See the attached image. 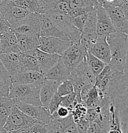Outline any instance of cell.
Returning <instances> with one entry per match:
<instances>
[{
  "label": "cell",
  "mask_w": 128,
  "mask_h": 133,
  "mask_svg": "<svg viewBox=\"0 0 128 133\" xmlns=\"http://www.w3.org/2000/svg\"><path fill=\"white\" fill-rule=\"evenodd\" d=\"M109 45L111 59L109 65L111 69L121 72H127V35L115 32L107 35Z\"/></svg>",
  "instance_id": "cell-1"
},
{
  "label": "cell",
  "mask_w": 128,
  "mask_h": 133,
  "mask_svg": "<svg viewBox=\"0 0 128 133\" xmlns=\"http://www.w3.org/2000/svg\"><path fill=\"white\" fill-rule=\"evenodd\" d=\"M41 84H13L10 87L9 97L14 101L34 106H42L40 100Z\"/></svg>",
  "instance_id": "cell-2"
},
{
  "label": "cell",
  "mask_w": 128,
  "mask_h": 133,
  "mask_svg": "<svg viewBox=\"0 0 128 133\" xmlns=\"http://www.w3.org/2000/svg\"><path fill=\"white\" fill-rule=\"evenodd\" d=\"M43 14H45L50 18L54 24L66 35L72 43L80 44L81 32L74 26L72 19L68 14L51 10L45 11Z\"/></svg>",
  "instance_id": "cell-3"
},
{
  "label": "cell",
  "mask_w": 128,
  "mask_h": 133,
  "mask_svg": "<svg viewBox=\"0 0 128 133\" xmlns=\"http://www.w3.org/2000/svg\"><path fill=\"white\" fill-rule=\"evenodd\" d=\"M97 1L108 14L115 30L118 32L127 35L128 9L116 7L104 0H97Z\"/></svg>",
  "instance_id": "cell-4"
},
{
  "label": "cell",
  "mask_w": 128,
  "mask_h": 133,
  "mask_svg": "<svg viewBox=\"0 0 128 133\" xmlns=\"http://www.w3.org/2000/svg\"><path fill=\"white\" fill-rule=\"evenodd\" d=\"M0 12L11 27L20 24L34 14L10 1H4L0 3Z\"/></svg>",
  "instance_id": "cell-5"
},
{
  "label": "cell",
  "mask_w": 128,
  "mask_h": 133,
  "mask_svg": "<svg viewBox=\"0 0 128 133\" xmlns=\"http://www.w3.org/2000/svg\"><path fill=\"white\" fill-rule=\"evenodd\" d=\"M37 123L43 124L38 120L26 115L15 105L3 127V130L11 132L18 129L27 128Z\"/></svg>",
  "instance_id": "cell-6"
},
{
  "label": "cell",
  "mask_w": 128,
  "mask_h": 133,
  "mask_svg": "<svg viewBox=\"0 0 128 133\" xmlns=\"http://www.w3.org/2000/svg\"><path fill=\"white\" fill-rule=\"evenodd\" d=\"M87 50L80 44L72 43L61 56L66 67L71 72L85 58Z\"/></svg>",
  "instance_id": "cell-7"
},
{
  "label": "cell",
  "mask_w": 128,
  "mask_h": 133,
  "mask_svg": "<svg viewBox=\"0 0 128 133\" xmlns=\"http://www.w3.org/2000/svg\"><path fill=\"white\" fill-rule=\"evenodd\" d=\"M97 37L96 28V9L88 12L85 23L81 32L80 44L88 50Z\"/></svg>",
  "instance_id": "cell-8"
},
{
  "label": "cell",
  "mask_w": 128,
  "mask_h": 133,
  "mask_svg": "<svg viewBox=\"0 0 128 133\" xmlns=\"http://www.w3.org/2000/svg\"><path fill=\"white\" fill-rule=\"evenodd\" d=\"M71 44V41H66L55 37H40L38 49L46 53L61 56Z\"/></svg>",
  "instance_id": "cell-9"
},
{
  "label": "cell",
  "mask_w": 128,
  "mask_h": 133,
  "mask_svg": "<svg viewBox=\"0 0 128 133\" xmlns=\"http://www.w3.org/2000/svg\"><path fill=\"white\" fill-rule=\"evenodd\" d=\"M38 23L40 26V37H55L66 41H70L66 35L61 31L45 14L38 15Z\"/></svg>",
  "instance_id": "cell-10"
},
{
  "label": "cell",
  "mask_w": 128,
  "mask_h": 133,
  "mask_svg": "<svg viewBox=\"0 0 128 133\" xmlns=\"http://www.w3.org/2000/svg\"><path fill=\"white\" fill-rule=\"evenodd\" d=\"M14 102L15 105L26 115L38 120L43 124H49L51 120V114L49 109H45L42 106H34L18 101Z\"/></svg>",
  "instance_id": "cell-11"
},
{
  "label": "cell",
  "mask_w": 128,
  "mask_h": 133,
  "mask_svg": "<svg viewBox=\"0 0 128 133\" xmlns=\"http://www.w3.org/2000/svg\"><path fill=\"white\" fill-rule=\"evenodd\" d=\"M49 133H78L71 114L64 118H52L47 124Z\"/></svg>",
  "instance_id": "cell-12"
},
{
  "label": "cell",
  "mask_w": 128,
  "mask_h": 133,
  "mask_svg": "<svg viewBox=\"0 0 128 133\" xmlns=\"http://www.w3.org/2000/svg\"><path fill=\"white\" fill-rule=\"evenodd\" d=\"M87 51L106 65L109 64L111 55L109 45L107 41V35H97L96 41L91 45Z\"/></svg>",
  "instance_id": "cell-13"
},
{
  "label": "cell",
  "mask_w": 128,
  "mask_h": 133,
  "mask_svg": "<svg viewBox=\"0 0 128 133\" xmlns=\"http://www.w3.org/2000/svg\"><path fill=\"white\" fill-rule=\"evenodd\" d=\"M96 28L99 36L108 35L110 33L117 32L113 26L108 14L99 3L96 8Z\"/></svg>",
  "instance_id": "cell-14"
},
{
  "label": "cell",
  "mask_w": 128,
  "mask_h": 133,
  "mask_svg": "<svg viewBox=\"0 0 128 133\" xmlns=\"http://www.w3.org/2000/svg\"><path fill=\"white\" fill-rule=\"evenodd\" d=\"M43 75L36 71H21L10 77L13 84H42L45 81Z\"/></svg>",
  "instance_id": "cell-15"
},
{
  "label": "cell",
  "mask_w": 128,
  "mask_h": 133,
  "mask_svg": "<svg viewBox=\"0 0 128 133\" xmlns=\"http://www.w3.org/2000/svg\"><path fill=\"white\" fill-rule=\"evenodd\" d=\"M38 15L33 14L32 16L14 27H11V30L14 33L20 34L39 35L40 26L38 23Z\"/></svg>",
  "instance_id": "cell-16"
},
{
  "label": "cell",
  "mask_w": 128,
  "mask_h": 133,
  "mask_svg": "<svg viewBox=\"0 0 128 133\" xmlns=\"http://www.w3.org/2000/svg\"><path fill=\"white\" fill-rule=\"evenodd\" d=\"M60 81H50L45 79V81L41 84L40 90V100L42 106L48 109L49 102L52 96L56 92H57V88L61 84Z\"/></svg>",
  "instance_id": "cell-17"
},
{
  "label": "cell",
  "mask_w": 128,
  "mask_h": 133,
  "mask_svg": "<svg viewBox=\"0 0 128 133\" xmlns=\"http://www.w3.org/2000/svg\"><path fill=\"white\" fill-rule=\"evenodd\" d=\"M15 34L17 38L18 48L21 53L38 49L39 45V35L20 34L16 33Z\"/></svg>",
  "instance_id": "cell-18"
},
{
  "label": "cell",
  "mask_w": 128,
  "mask_h": 133,
  "mask_svg": "<svg viewBox=\"0 0 128 133\" xmlns=\"http://www.w3.org/2000/svg\"><path fill=\"white\" fill-rule=\"evenodd\" d=\"M36 58L39 65L40 71L44 75L54 66L61 59V56L56 54H49L42 52L37 49L36 50Z\"/></svg>",
  "instance_id": "cell-19"
},
{
  "label": "cell",
  "mask_w": 128,
  "mask_h": 133,
  "mask_svg": "<svg viewBox=\"0 0 128 133\" xmlns=\"http://www.w3.org/2000/svg\"><path fill=\"white\" fill-rule=\"evenodd\" d=\"M10 52L21 53L18 48L16 34L13 31L0 35V54Z\"/></svg>",
  "instance_id": "cell-20"
},
{
  "label": "cell",
  "mask_w": 128,
  "mask_h": 133,
  "mask_svg": "<svg viewBox=\"0 0 128 133\" xmlns=\"http://www.w3.org/2000/svg\"><path fill=\"white\" fill-rule=\"evenodd\" d=\"M0 59L7 70L10 77H12L21 72L20 54L13 52L0 54Z\"/></svg>",
  "instance_id": "cell-21"
},
{
  "label": "cell",
  "mask_w": 128,
  "mask_h": 133,
  "mask_svg": "<svg viewBox=\"0 0 128 133\" xmlns=\"http://www.w3.org/2000/svg\"><path fill=\"white\" fill-rule=\"evenodd\" d=\"M70 76V70L66 67L61 59L54 66H52L46 74L43 75L45 79L60 82L69 79Z\"/></svg>",
  "instance_id": "cell-22"
},
{
  "label": "cell",
  "mask_w": 128,
  "mask_h": 133,
  "mask_svg": "<svg viewBox=\"0 0 128 133\" xmlns=\"http://www.w3.org/2000/svg\"><path fill=\"white\" fill-rule=\"evenodd\" d=\"M42 8V13L51 10L68 14L71 9L68 0H38Z\"/></svg>",
  "instance_id": "cell-23"
},
{
  "label": "cell",
  "mask_w": 128,
  "mask_h": 133,
  "mask_svg": "<svg viewBox=\"0 0 128 133\" xmlns=\"http://www.w3.org/2000/svg\"><path fill=\"white\" fill-rule=\"evenodd\" d=\"M36 49L20 54L21 71H36L40 72L36 54Z\"/></svg>",
  "instance_id": "cell-24"
},
{
  "label": "cell",
  "mask_w": 128,
  "mask_h": 133,
  "mask_svg": "<svg viewBox=\"0 0 128 133\" xmlns=\"http://www.w3.org/2000/svg\"><path fill=\"white\" fill-rule=\"evenodd\" d=\"M14 106V101L9 97H0V130L3 129V127L6 122L8 116Z\"/></svg>",
  "instance_id": "cell-25"
},
{
  "label": "cell",
  "mask_w": 128,
  "mask_h": 133,
  "mask_svg": "<svg viewBox=\"0 0 128 133\" xmlns=\"http://www.w3.org/2000/svg\"><path fill=\"white\" fill-rule=\"evenodd\" d=\"M85 59H86V62L87 63L88 66L91 70L92 73L94 74L95 77L98 76L99 74L104 69V66L107 65L104 62L99 59L98 58L95 57L94 56H93L92 54H91L88 51L86 54V56H85Z\"/></svg>",
  "instance_id": "cell-26"
},
{
  "label": "cell",
  "mask_w": 128,
  "mask_h": 133,
  "mask_svg": "<svg viewBox=\"0 0 128 133\" xmlns=\"http://www.w3.org/2000/svg\"><path fill=\"white\" fill-rule=\"evenodd\" d=\"M15 5L29 12L35 14H42V8L38 0H19L13 2Z\"/></svg>",
  "instance_id": "cell-27"
},
{
  "label": "cell",
  "mask_w": 128,
  "mask_h": 133,
  "mask_svg": "<svg viewBox=\"0 0 128 133\" xmlns=\"http://www.w3.org/2000/svg\"><path fill=\"white\" fill-rule=\"evenodd\" d=\"M71 8H81L87 12L96 9L97 0H68Z\"/></svg>",
  "instance_id": "cell-28"
},
{
  "label": "cell",
  "mask_w": 128,
  "mask_h": 133,
  "mask_svg": "<svg viewBox=\"0 0 128 133\" xmlns=\"http://www.w3.org/2000/svg\"><path fill=\"white\" fill-rule=\"evenodd\" d=\"M101 99V98L98 95V91H97V88L95 86H93V87L91 88L90 92H89L87 99L85 103L87 109L95 108L97 107L100 104Z\"/></svg>",
  "instance_id": "cell-29"
},
{
  "label": "cell",
  "mask_w": 128,
  "mask_h": 133,
  "mask_svg": "<svg viewBox=\"0 0 128 133\" xmlns=\"http://www.w3.org/2000/svg\"><path fill=\"white\" fill-rule=\"evenodd\" d=\"M10 133H49L47 124L37 123L27 128L18 129Z\"/></svg>",
  "instance_id": "cell-30"
},
{
  "label": "cell",
  "mask_w": 128,
  "mask_h": 133,
  "mask_svg": "<svg viewBox=\"0 0 128 133\" xmlns=\"http://www.w3.org/2000/svg\"><path fill=\"white\" fill-rule=\"evenodd\" d=\"M87 109L85 104H84L83 102L77 103L75 105L71 113L73 120L75 122V123L77 124L83 116L85 115Z\"/></svg>",
  "instance_id": "cell-31"
},
{
  "label": "cell",
  "mask_w": 128,
  "mask_h": 133,
  "mask_svg": "<svg viewBox=\"0 0 128 133\" xmlns=\"http://www.w3.org/2000/svg\"><path fill=\"white\" fill-rule=\"evenodd\" d=\"M74 92L73 87L70 80H64L59 85L57 93L61 97H64L68 94Z\"/></svg>",
  "instance_id": "cell-32"
},
{
  "label": "cell",
  "mask_w": 128,
  "mask_h": 133,
  "mask_svg": "<svg viewBox=\"0 0 128 133\" xmlns=\"http://www.w3.org/2000/svg\"><path fill=\"white\" fill-rule=\"evenodd\" d=\"M62 102L61 103L60 106H63V107L67 108L71 113V111L73 109L75 105L77 104V102L76 100V95L74 92L71 94H68L64 97H62Z\"/></svg>",
  "instance_id": "cell-33"
},
{
  "label": "cell",
  "mask_w": 128,
  "mask_h": 133,
  "mask_svg": "<svg viewBox=\"0 0 128 133\" xmlns=\"http://www.w3.org/2000/svg\"><path fill=\"white\" fill-rule=\"evenodd\" d=\"M12 85L10 77L0 59V86L10 87Z\"/></svg>",
  "instance_id": "cell-34"
},
{
  "label": "cell",
  "mask_w": 128,
  "mask_h": 133,
  "mask_svg": "<svg viewBox=\"0 0 128 133\" xmlns=\"http://www.w3.org/2000/svg\"><path fill=\"white\" fill-rule=\"evenodd\" d=\"M62 99H63V97L59 96L57 92L54 94L52 99H50L49 107H48V109H49L50 114H52L54 112H55L58 109L62 102Z\"/></svg>",
  "instance_id": "cell-35"
},
{
  "label": "cell",
  "mask_w": 128,
  "mask_h": 133,
  "mask_svg": "<svg viewBox=\"0 0 128 133\" xmlns=\"http://www.w3.org/2000/svg\"><path fill=\"white\" fill-rule=\"evenodd\" d=\"M87 14H84L80 15L79 16H77L76 17L71 18L72 19L73 24L74 26L79 30L80 32H82L83 30L84 26L85 20H86L87 16Z\"/></svg>",
  "instance_id": "cell-36"
},
{
  "label": "cell",
  "mask_w": 128,
  "mask_h": 133,
  "mask_svg": "<svg viewBox=\"0 0 128 133\" xmlns=\"http://www.w3.org/2000/svg\"><path fill=\"white\" fill-rule=\"evenodd\" d=\"M76 124L78 133H87L90 122H89V120L86 117V116L85 115Z\"/></svg>",
  "instance_id": "cell-37"
},
{
  "label": "cell",
  "mask_w": 128,
  "mask_h": 133,
  "mask_svg": "<svg viewBox=\"0 0 128 133\" xmlns=\"http://www.w3.org/2000/svg\"><path fill=\"white\" fill-rule=\"evenodd\" d=\"M71 115V113L67 108L59 106L58 109L51 114L52 118H64Z\"/></svg>",
  "instance_id": "cell-38"
},
{
  "label": "cell",
  "mask_w": 128,
  "mask_h": 133,
  "mask_svg": "<svg viewBox=\"0 0 128 133\" xmlns=\"http://www.w3.org/2000/svg\"><path fill=\"white\" fill-rule=\"evenodd\" d=\"M12 31L9 23L4 19L3 16L0 17V35Z\"/></svg>",
  "instance_id": "cell-39"
},
{
  "label": "cell",
  "mask_w": 128,
  "mask_h": 133,
  "mask_svg": "<svg viewBox=\"0 0 128 133\" xmlns=\"http://www.w3.org/2000/svg\"><path fill=\"white\" fill-rule=\"evenodd\" d=\"M93 86L94 85H93V84H88V85L85 86L84 87H83V88H82V90H81L80 98L81 101H82V102H83L84 104H85V102H86L89 92H90L91 90L93 88Z\"/></svg>",
  "instance_id": "cell-40"
},
{
  "label": "cell",
  "mask_w": 128,
  "mask_h": 133,
  "mask_svg": "<svg viewBox=\"0 0 128 133\" xmlns=\"http://www.w3.org/2000/svg\"><path fill=\"white\" fill-rule=\"evenodd\" d=\"M88 12H87L85 10L81 9V8H71L68 12V15L71 18H74L77 16H80V15L88 13Z\"/></svg>",
  "instance_id": "cell-41"
},
{
  "label": "cell",
  "mask_w": 128,
  "mask_h": 133,
  "mask_svg": "<svg viewBox=\"0 0 128 133\" xmlns=\"http://www.w3.org/2000/svg\"><path fill=\"white\" fill-rule=\"evenodd\" d=\"M98 115L99 114L96 112V109H95L94 108H89V109H87L85 116L87 118V119L89 120V122L90 123H91L92 122L94 121L95 119L98 116Z\"/></svg>",
  "instance_id": "cell-42"
},
{
  "label": "cell",
  "mask_w": 128,
  "mask_h": 133,
  "mask_svg": "<svg viewBox=\"0 0 128 133\" xmlns=\"http://www.w3.org/2000/svg\"><path fill=\"white\" fill-rule=\"evenodd\" d=\"M110 3L116 7L128 9L127 0H114V1Z\"/></svg>",
  "instance_id": "cell-43"
},
{
  "label": "cell",
  "mask_w": 128,
  "mask_h": 133,
  "mask_svg": "<svg viewBox=\"0 0 128 133\" xmlns=\"http://www.w3.org/2000/svg\"><path fill=\"white\" fill-rule=\"evenodd\" d=\"M9 87L0 86V97H9Z\"/></svg>",
  "instance_id": "cell-44"
},
{
  "label": "cell",
  "mask_w": 128,
  "mask_h": 133,
  "mask_svg": "<svg viewBox=\"0 0 128 133\" xmlns=\"http://www.w3.org/2000/svg\"><path fill=\"white\" fill-rule=\"evenodd\" d=\"M108 133H123L121 130L119 129H110Z\"/></svg>",
  "instance_id": "cell-45"
},
{
  "label": "cell",
  "mask_w": 128,
  "mask_h": 133,
  "mask_svg": "<svg viewBox=\"0 0 128 133\" xmlns=\"http://www.w3.org/2000/svg\"><path fill=\"white\" fill-rule=\"evenodd\" d=\"M0 133H10V132H6V131H3V130H0Z\"/></svg>",
  "instance_id": "cell-46"
},
{
  "label": "cell",
  "mask_w": 128,
  "mask_h": 133,
  "mask_svg": "<svg viewBox=\"0 0 128 133\" xmlns=\"http://www.w3.org/2000/svg\"><path fill=\"white\" fill-rule=\"evenodd\" d=\"M104 1H105L106 2H108V3H111L112 1H114V0H104Z\"/></svg>",
  "instance_id": "cell-47"
},
{
  "label": "cell",
  "mask_w": 128,
  "mask_h": 133,
  "mask_svg": "<svg viewBox=\"0 0 128 133\" xmlns=\"http://www.w3.org/2000/svg\"><path fill=\"white\" fill-rule=\"evenodd\" d=\"M3 17V15H2V14H1V12H0V17Z\"/></svg>",
  "instance_id": "cell-48"
}]
</instances>
